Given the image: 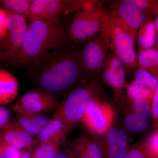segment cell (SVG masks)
Here are the masks:
<instances>
[{
	"mask_svg": "<svg viewBox=\"0 0 158 158\" xmlns=\"http://www.w3.org/2000/svg\"><path fill=\"white\" fill-rule=\"evenodd\" d=\"M31 69L36 72L41 89L53 95L69 92L87 77L81 49L67 48Z\"/></svg>",
	"mask_w": 158,
	"mask_h": 158,
	"instance_id": "obj_2",
	"label": "cell"
},
{
	"mask_svg": "<svg viewBox=\"0 0 158 158\" xmlns=\"http://www.w3.org/2000/svg\"><path fill=\"white\" fill-rule=\"evenodd\" d=\"M140 9L145 16H154L158 13V0H123Z\"/></svg>",
	"mask_w": 158,
	"mask_h": 158,
	"instance_id": "obj_26",
	"label": "cell"
},
{
	"mask_svg": "<svg viewBox=\"0 0 158 158\" xmlns=\"http://www.w3.org/2000/svg\"><path fill=\"white\" fill-rule=\"evenodd\" d=\"M102 85L100 78H86L68 92L60 102L53 118L62 123L67 133L81 122L85 102L91 95L104 90Z\"/></svg>",
	"mask_w": 158,
	"mask_h": 158,
	"instance_id": "obj_3",
	"label": "cell"
},
{
	"mask_svg": "<svg viewBox=\"0 0 158 158\" xmlns=\"http://www.w3.org/2000/svg\"><path fill=\"white\" fill-rule=\"evenodd\" d=\"M11 119V113L10 110L0 105V128L7 124Z\"/></svg>",
	"mask_w": 158,
	"mask_h": 158,
	"instance_id": "obj_31",
	"label": "cell"
},
{
	"mask_svg": "<svg viewBox=\"0 0 158 158\" xmlns=\"http://www.w3.org/2000/svg\"><path fill=\"white\" fill-rule=\"evenodd\" d=\"M110 50L108 40L102 31L85 44L81 54L87 77L100 78Z\"/></svg>",
	"mask_w": 158,
	"mask_h": 158,
	"instance_id": "obj_8",
	"label": "cell"
},
{
	"mask_svg": "<svg viewBox=\"0 0 158 158\" xmlns=\"http://www.w3.org/2000/svg\"><path fill=\"white\" fill-rule=\"evenodd\" d=\"M7 15L5 9L0 8V37L5 34L7 25Z\"/></svg>",
	"mask_w": 158,
	"mask_h": 158,
	"instance_id": "obj_33",
	"label": "cell"
},
{
	"mask_svg": "<svg viewBox=\"0 0 158 158\" xmlns=\"http://www.w3.org/2000/svg\"><path fill=\"white\" fill-rule=\"evenodd\" d=\"M156 31L153 18L152 16H146L136 35L135 43L139 52L153 48Z\"/></svg>",
	"mask_w": 158,
	"mask_h": 158,
	"instance_id": "obj_19",
	"label": "cell"
},
{
	"mask_svg": "<svg viewBox=\"0 0 158 158\" xmlns=\"http://www.w3.org/2000/svg\"><path fill=\"white\" fill-rule=\"evenodd\" d=\"M153 48L156 49L158 51V32L156 31L155 38Z\"/></svg>",
	"mask_w": 158,
	"mask_h": 158,
	"instance_id": "obj_36",
	"label": "cell"
},
{
	"mask_svg": "<svg viewBox=\"0 0 158 158\" xmlns=\"http://www.w3.org/2000/svg\"><path fill=\"white\" fill-rule=\"evenodd\" d=\"M67 134L62 123L53 118L37 136L36 141L39 144H51L60 148L65 144Z\"/></svg>",
	"mask_w": 158,
	"mask_h": 158,
	"instance_id": "obj_15",
	"label": "cell"
},
{
	"mask_svg": "<svg viewBox=\"0 0 158 158\" xmlns=\"http://www.w3.org/2000/svg\"><path fill=\"white\" fill-rule=\"evenodd\" d=\"M133 81L148 86L153 90L158 85V79L147 70L138 67L135 69Z\"/></svg>",
	"mask_w": 158,
	"mask_h": 158,
	"instance_id": "obj_25",
	"label": "cell"
},
{
	"mask_svg": "<svg viewBox=\"0 0 158 158\" xmlns=\"http://www.w3.org/2000/svg\"><path fill=\"white\" fill-rule=\"evenodd\" d=\"M103 84L109 86L118 100L123 95L126 85L125 70L122 63L112 51L110 50L100 76Z\"/></svg>",
	"mask_w": 158,
	"mask_h": 158,
	"instance_id": "obj_12",
	"label": "cell"
},
{
	"mask_svg": "<svg viewBox=\"0 0 158 158\" xmlns=\"http://www.w3.org/2000/svg\"><path fill=\"white\" fill-rule=\"evenodd\" d=\"M123 158H155L146 142H138L130 146Z\"/></svg>",
	"mask_w": 158,
	"mask_h": 158,
	"instance_id": "obj_24",
	"label": "cell"
},
{
	"mask_svg": "<svg viewBox=\"0 0 158 158\" xmlns=\"http://www.w3.org/2000/svg\"><path fill=\"white\" fill-rule=\"evenodd\" d=\"M84 135L72 141L69 145L81 150L89 158H106L98 136Z\"/></svg>",
	"mask_w": 158,
	"mask_h": 158,
	"instance_id": "obj_16",
	"label": "cell"
},
{
	"mask_svg": "<svg viewBox=\"0 0 158 158\" xmlns=\"http://www.w3.org/2000/svg\"><path fill=\"white\" fill-rule=\"evenodd\" d=\"M5 10L7 25L5 34L0 37V62L13 65L22 47L28 19L23 15Z\"/></svg>",
	"mask_w": 158,
	"mask_h": 158,
	"instance_id": "obj_6",
	"label": "cell"
},
{
	"mask_svg": "<svg viewBox=\"0 0 158 158\" xmlns=\"http://www.w3.org/2000/svg\"><path fill=\"white\" fill-rule=\"evenodd\" d=\"M125 88L127 96L131 102L143 99L151 102L154 90L148 86L133 81L127 84Z\"/></svg>",
	"mask_w": 158,
	"mask_h": 158,
	"instance_id": "obj_22",
	"label": "cell"
},
{
	"mask_svg": "<svg viewBox=\"0 0 158 158\" xmlns=\"http://www.w3.org/2000/svg\"><path fill=\"white\" fill-rule=\"evenodd\" d=\"M146 142L154 157L158 158V129L151 135Z\"/></svg>",
	"mask_w": 158,
	"mask_h": 158,
	"instance_id": "obj_30",
	"label": "cell"
},
{
	"mask_svg": "<svg viewBox=\"0 0 158 158\" xmlns=\"http://www.w3.org/2000/svg\"><path fill=\"white\" fill-rule=\"evenodd\" d=\"M151 111L153 124L158 129V85L154 91L151 103Z\"/></svg>",
	"mask_w": 158,
	"mask_h": 158,
	"instance_id": "obj_29",
	"label": "cell"
},
{
	"mask_svg": "<svg viewBox=\"0 0 158 158\" xmlns=\"http://www.w3.org/2000/svg\"><path fill=\"white\" fill-rule=\"evenodd\" d=\"M106 158H123L130 146L127 135L123 130L111 127L98 135Z\"/></svg>",
	"mask_w": 158,
	"mask_h": 158,
	"instance_id": "obj_14",
	"label": "cell"
},
{
	"mask_svg": "<svg viewBox=\"0 0 158 158\" xmlns=\"http://www.w3.org/2000/svg\"><path fill=\"white\" fill-rule=\"evenodd\" d=\"M32 153L28 151H21V158H32Z\"/></svg>",
	"mask_w": 158,
	"mask_h": 158,
	"instance_id": "obj_35",
	"label": "cell"
},
{
	"mask_svg": "<svg viewBox=\"0 0 158 158\" xmlns=\"http://www.w3.org/2000/svg\"><path fill=\"white\" fill-rule=\"evenodd\" d=\"M155 25L156 31L158 32V13L153 16Z\"/></svg>",
	"mask_w": 158,
	"mask_h": 158,
	"instance_id": "obj_37",
	"label": "cell"
},
{
	"mask_svg": "<svg viewBox=\"0 0 158 158\" xmlns=\"http://www.w3.org/2000/svg\"><path fill=\"white\" fill-rule=\"evenodd\" d=\"M56 158H75V156L70 145L64 144L59 148Z\"/></svg>",
	"mask_w": 158,
	"mask_h": 158,
	"instance_id": "obj_32",
	"label": "cell"
},
{
	"mask_svg": "<svg viewBox=\"0 0 158 158\" xmlns=\"http://www.w3.org/2000/svg\"><path fill=\"white\" fill-rule=\"evenodd\" d=\"M67 26L62 19H28L22 47L13 65L31 68L68 48Z\"/></svg>",
	"mask_w": 158,
	"mask_h": 158,
	"instance_id": "obj_1",
	"label": "cell"
},
{
	"mask_svg": "<svg viewBox=\"0 0 158 158\" xmlns=\"http://www.w3.org/2000/svg\"><path fill=\"white\" fill-rule=\"evenodd\" d=\"M72 16L67 26V34L73 44H85L102 31L104 11L99 1H88Z\"/></svg>",
	"mask_w": 158,
	"mask_h": 158,
	"instance_id": "obj_4",
	"label": "cell"
},
{
	"mask_svg": "<svg viewBox=\"0 0 158 158\" xmlns=\"http://www.w3.org/2000/svg\"><path fill=\"white\" fill-rule=\"evenodd\" d=\"M70 146L73 151L75 158H89L84 152L77 148L70 146Z\"/></svg>",
	"mask_w": 158,
	"mask_h": 158,
	"instance_id": "obj_34",
	"label": "cell"
},
{
	"mask_svg": "<svg viewBox=\"0 0 158 158\" xmlns=\"http://www.w3.org/2000/svg\"><path fill=\"white\" fill-rule=\"evenodd\" d=\"M21 151L5 142L0 141V158H21Z\"/></svg>",
	"mask_w": 158,
	"mask_h": 158,
	"instance_id": "obj_28",
	"label": "cell"
},
{
	"mask_svg": "<svg viewBox=\"0 0 158 158\" xmlns=\"http://www.w3.org/2000/svg\"><path fill=\"white\" fill-rule=\"evenodd\" d=\"M60 147L48 144H39L32 153V158H56Z\"/></svg>",
	"mask_w": 158,
	"mask_h": 158,
	"instance_id": "obj_27",
	"label": "cell"
},
{
	"mask_svg": "<svg viewBox=\"0 0 158 158\" xmlns=\"http://www.w3.org/2000/svg\"><path fill=\"white\" fill-rule=\"evenodd\" d=\"M33 0H1L5 9L26 17Z\"/></svg>",
	"mask_w": 158,
	"mask_h": 158,
	"instance_id": "obj_23",
	"label": "cell"
},
{
	"mask_svg": "<svg viewBox=\"0 0 158 158\" xmlns=\"http://www.w3.org/2000/svg\"><path fill=\"white\" fill-rule=\"evenodd\" d=\"M138 67L144 69L158 79V51L151 48L138 52L137 54Z\"/></svg>",
	"mask_w": 158,
	"mask_h": 158,
	"instance_id": "obj_21",
	"label": "cell"
},
{
	"mask_svg": "<svg viewBox=\"0 0 158 158\" xmlns=\"http://www.w3.org/2000/svg\"><path fill=\"white\" fill-rule=\"evenodd\" d=\"M115 112L105 101L98 102L89 113L83 116L81 122L94 135L104 134L111 127Z\"/></svg>",
	"mask_w": 158,
	"mask_h": 158,
	"instance_id": "obj_11",
	"label": "cell"
},
{
	"mask_svg": "<svg viewBox=\"0 0 158 158\" xmlns=\"http://www.w3.org/2000/svg\"><path fill=\"white\" fill-rule=\"evenodd\" d=\"M19 82L14 75L0 69V105L10 103L17 97Z\"/></svg>",
	"mask_w": 158,
	"mask_h": 158,
	"instance_id": "obj_17",
	"label": "cell"
},
{
	"mask_svg": "<svg viewBox=\"0 0 158 158\" xmlns=\"http://www.w3.org/2000/svg\"><path fill=\"white\" fill-rule=\"evenodd\" d=\"M108 7L109 15L135 40L137 31L146 17L143 11L123 0L109 1Z\"/></svg>",
	"mask_w": 158,
	"mask_h": 158,
	"instance_id": "obj_10",
	"label": "cell"
},
{
	"mask_svg": "<svg viewBox=\"0 0 158 158\" xmlns=\"http://www.w3.org/2000/svg\"><path fill=\"white\" fill-rule=\"evenodd\" d=\"M15 118L21 127L32 137L38 135L50 120L42 115L17 116V118Z\"/></svg>",
	"mask_w": 158,
	"mask_h": 158,
	"instance_id": "obj_20",
	"label": "cell"
},
{
	"mask_svg": "<svg viewBox=\"0 0 158 158\" xmlns=\"http://www.w3.org/2000/svg\"><path fill=\"white\" fill-rule=\"evenodd\" d=\"M0 141L14 146L20 151L32 152L36 141L20 125L15 118L0 128Z\"/></svg>",
	"mask_w": 158,
	"mask_h": 158,
	"instance_id": "obj_13",
	"label": "cell"
},
{
	"mask_svg": "<svg viewBox=\"0 0 158 158\" xmlns=\"http://www.w3.org/2000/svg\"><path fill=\"white\" fill-rule=\"evenodd\" d=\"M60 104L53 94L41 89H36L24 94L12 109L17 116H33L57 110Z\"/></svg>",
	"mask_w": 158,
	"mask_h": 158,
	"instance_id": "obj_9",
	"label": "cell"
},
{
	"mask_svg": "<svg viewBox=\"0 0 158 158\" xmlns=\"http://www.w3.org/2000/svg\"><path fill=\"white\" fill-rule=\"evenodd\" d=\"M104 11L102 31L109 43L112 51L122 63L125 70L131 72L138 67L137 55L135 49V40L131 34L115 22Z\"/></svg>",
	"mask_w": 158,
	"mask_h": 158,
	"instance_id": "obj_5",
	"label": "cell"
},
{
	"mask_svg": "<svg viewBox=\"0 0 158 158\" xmlns=\"http://www.w3.org/2000/svg\"><path fill=\"white\" fill-rule=\"evenodd\" d=\"M88 0H34L26 15L32 19H62L83 8Z\"/></svg>",
	"mask_w": 158,
	"mask_h": 158,
	"instance_id": "obj_7",
	"label": "cell"
},
{
	"mask_svg": "<svg viewBox=\"0 0 158 158\" xmlns=\"http://www.w3.org/2000/svg\"><path fill=\"white\" fill-rule=\"evenodd\" d=\"M151 118L150 109L144 107L134 108L123 119V126L129 131L140 133L146 130Z\"/></svg>",
	"mask_w": 158,
	"mask_h": 158,
	"instance_id": "obj_18",
	"label": "cell"
}]
</instances>
